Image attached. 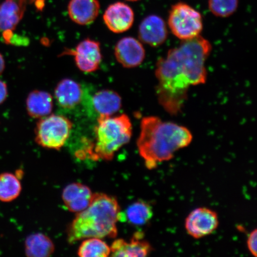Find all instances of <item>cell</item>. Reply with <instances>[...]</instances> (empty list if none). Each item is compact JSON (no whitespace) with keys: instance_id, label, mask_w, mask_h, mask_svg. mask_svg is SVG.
<instances>
[{"instance_id":"obj_1","label":"cell","mask_w":257,"mask_h":257,"mask_svg":"<svg viewBox=\"0 0 257 257\" xmlns=\"http://www.w3.org/2000/svg\"><path fill=\"white\" fill-rule=\"evenodd\" d=\"M211 44L201 36L182 41L157 63L156 92L159 103L171 115L181 112L191 86L204 84L207 72L205 63Z\"/></svg>"},{"instance_id":"obj_2","label":"cell","mask_w":257,"mask_h":257,"mask_svg":"<svg viewBox=\"0 0 257 257\" xmlns=\"http://www.w3.org/2000/svg\"><path fill=\"white\" fill-rule=\"evenodd\" d=\"M192 139L188 128L164 121L159 117L147 116L141 122L137 147L147 168L154 169L159 163L173 159L175 154L187 147Z\"/></svg>"},{"instance_id":"obj_3","label":"cell","mask_w":257,"mask_h":257,"mask_svg":"<svg viewBox=\"0 0 257 257\" xmlns=\"http://www.w3.org/2000/svg\"><path fill=\"white\" fill-rule=\"evenodd\" d=\"M120 217V207L116 198L103 193H96L88 207L77 213L70 224L67 240L73 243L90 237L115 238Z\"/></svg>"},{"instance_id":"obj_4","label":"cell","mask_w":257,"mask_h":257,"mask_svg":"<svg viewBox=\"0 0 257 257\" xmlns=\"http://www.w3.org/2000/svg\"><path fill=\"white\" fill-rule=\"evenodd\" d=\"M95 141L80 151V158L110 161L121 147L130 142L133 125L130 117L123 114L118 116L100 115L95 127Z\"/></svg>"},{"instance_id":"obj_5","label":"cell","mask_w":257,"mask_h":257,"mask_svg":"<svg viewBox=\"0 0 257 257\" xmlns=\"http://www.w3.org/2000/svg\"><path fill=\"white\" fill-rule=\"evenodd\" d=\"M72 127V122L63 115L42 117L35 127V142L45 149L60 150L69 139Z\"/></svg>"},{"instance_id":"obj_6","label":"cell","mask_w":257,"mask_h":257,"mask_svg":"<svg viewBox=\"0 0 257 257\" xmlns=\"http://www.w3.org/2000/svg\"><path fill=\"white\" fill-rule=\"evenodd\" d=\"M168 25L173 34L182 41L200 36L203 29V21L200 13L183 2L176 3L172 6Z\"/></svg>"},{"instance_id":"obj_7","label":"cell","mask_w":257,"mask_h":257,"mask_svg":"<svg viewBox=\"0 0 257 257\" xmlns=\"http://www.w3.org/2000/svg\"><path fill=\"white\" fill-rule=\"evenodd\" d=\"M219 224L218 215L206 207L193 210L185 220L186 232L195 239H200L213 233Z\"/></svg>"},{"instance_id":"obj_8","label":"cell","mask_w":257,"mask_h":257,"mask_svg":"<svg viewBox=\"0 0 257 257\" xmlns=\"http://www.w3.org/2000/svg\"><path fill=\"white\" fill-rule=\"evenodd\" d=\"M74 56L77 67L85 73H92L99 69L102 60L100 44L90 39L83 40L75 50L64 52Z\"/></svg>"},{"instance_id":"obj_9","label":"cell","mask_w":257,"mask_h":257,"mask_svg":"<svg viewBox=\"0 0 257 257\" xmlns=\"http://www.w3.org/2000/svg\"><path fill=\"white\" fill-rule=\"evenodd\" d=\"M103 20L109 30L115 34L123 33L133 27L135 20L134 12L126 3H112L106 9Z\"/></svg>"},{"instance_id":"obj_10","label":"cell","mask_w":257,"mask_h":257,"mask_svg":"<svg viewBox=\"0 0 257 257\" xmlns=\"http://www.w3.org/2000/svg\"><path fill=\"white\" fill-rule=\"evenodd\" d=\"M114 55L124 67L134 68L144 62L146 50L141 41L133 37H124L115 45Z\"/></svg>"},{"instance_id":"obj_11","label":"cell","mask_w":257,"mask_h":257,"mask_svg":"<svg viewBox=\"0 0 257 257\" xmlns=\"http://www.w3.org/2000/svg\"><path fill=\"white\" fill-rule=\"evenodd\" d=\"M168 35L165 22L159 16H148L141 22L138 37L143 43L153 47H159L165 43Z\"/></svg>"},{"instance_id":"obj_12","label":"cell","mask_w":257,"mask_h":257,"mask_svg":"<svg viewBox=\"0 0 257 257\" xmlns=\"http://www.w3.org/2000/svg\"><path fill=\"white\" fill-rule=\"evenodd\" d=\"M30 0H5L0 4V32L8 41L10 34L15 30L23 18Z\"/></svg>"},{"instance_id":"obj_13","label":"cell","mask_w":257,"mask_h":257,"mask_svg":"<svg viewBox=\"0 0 257 257\" xmlns=\"http://www.w3.org/2000/svg\"><path fill=\"white\" fill-rule=\"evenodd\" d=\"M112 256H147L152 252V245L143 239V233L134 234L130 241L123 239L115 240L110 246Z\"/></svg>"},{"instance_id":"obj_14","label":"cell","mask_w":257,"mask_h":257,"mask_svg":"<svg viewBox=\"0 0 257 257\" xmlns=\"http://www.w3.org/2000/svg\"><path fill=\"white\" fill-rule=\"evenodd\" d=\"M93 195L88 186L78 182L72 183L63 189L62 200L70 211L78 213L88 207Z\"/></svg>"},{"instance_id":"obj_15","label":"cell","mask_w":257,"mask_h":257,"mask_svg":"<svg viewBox=\"0 0 257 257\" xmlns=\"http://www.w3.org/2000/svg\"><path fill=\"white\" fill-rule=\"evenodd\" d=\"M100 11L98 0H70L67 11L70 19L79 25L94 22Z\"/></svg>"},{"instance_id":"obj_16","label":"cell","mask_w":257,"mask_h":257,"mask_svg":"<svg viewBox=\"0 0 257 257\" xmlns=\"http://www.w3.org/2000/svg\"><path fill=\"white\" fill-rule=\"evenodd\" d=\"M81 86L71 79H64L58 83L54 91L57 103L64 108L75 107L81 101Z\"/></svg>"},{"instance_id":"obj_17","label":"cell","mask_w":257,"mask_h":257,"mask_svg":"<svg viewBox=\"0 0 257 257\" xmlns=\"http://www.w3.org/2000/svg\"><path fill=\"white\" fill-rule=\"evenodd\" d=\"M28 113L33 118H41L50 115L53 108V98L50 93L35 90L27 99Z\"/></svg>"},{"instance_id":"obj_18","label":"cell","mask_w":257,"mask_h":257,"mask_svg":"<svg viewBox=\"0 0 257 257\" xmlns=\"http://www.w3.org/2000/svg\"><path fill=\"white\" fill-rule=\"evenodd\" d=\"M95 110L102 116H111L120 110L122 101L119 94L112 90H101L93 96Z\"/></svg>"},{"instance_id":"obj_19","label":"cell","mask_w":257,"mask_h":257,"mask_svg":"<svg viewBox=\"0 0 257 257\" xmlns=\"http://www.w3.org/2000/svg\"><path fill=\"white\" fill-rule=\"evenodd\" d=\"M55 246L49 237L44 233L30 234L25 242V251L29 257H48L53 254Z\"/></svg>"},{"instance_id":"obj_20","label":"cell","mask_w":257,"mask_h":257,"mask_svg":"<svg viewBox=\"0 0 257 257\" xmlns=\"http://www.w3.org/2000/svg\"><path fill=\"white\" fill-rule=\"evenodd\" d=\"M153 216L152 205L144 201L134 202L126 209L125 217L128 222L135 226H143L149 222Z\"/></svg>"},{"instance_id":"obj_21","label":"cell","mask_w":257,"mask_h":257,"mask_svg":"<svg viewBox=\"0 0 257 257\" xmlns=\"http://www.w3.org/2000/svg\"><path fill=\"white\" fill-rule=\"evenodd\" d=\"M22 191L20 180L11 173L0 175V201L10 202L19 197Z\"/></svg>"},{"instance_id":"obj_22","label":"cell","mask_w":257,"mask_h":257,"mask_svg":"<svg viewBox=\"0 0 257 257\" xmlns=\"http://www.w3.org/2000/svg\"><path fill=\"white\" fill-rule=\"evenodd\" d=\"M110 253V246L97 237L83 239L78 250V255L81 257H107Z\"/></svg>"},{"instance_id":"obj_23","label":"cell","mask_w":257,"mask_h":257,"mask_svg":"<svg viewBox=\"0 0 257 257\" xmlns=\"http://www.w3.org/2000/svg\"><path fill=\"white\" fill-rule=\"evenodd\" d=\"M238 3V0H208V8L214 16L227 18L236 11Z\"/></svg>"},{"instance_id":"obj_24","label":"cell","mask_w":257,"mask_h":257,"mask_svg":"<svg viewBox=\"0 0 257 257\" xmlns=\"http://www.w3.org/2000/svg\"><path fill=\"white\" fill-rule=\"evenodd\" d=\"M256 244H257V232L256 229L253 230L252 232L249 234L248 240H247V246H248L249 252L252 255L256 257L257 256L256 252Z\"/></svg>"},{"instance_id":"obj_25","label":"cell","mask_w":257,"mask_h":257,"mask_svg":"<svg viewBox=\"0 0 257 257\" xmlns=\"http://www.w3.org/2000/svg\"><path fill=\"white\" fill-rule=\"evenodd\" d=\"M8 96V86L5 82L0 80V104H2L5 102Z\"/></svg>"},{"instance_id":"obj_26","label":"cell","mask_w":257,"mask_h":257,"mask_svg":"<svg viewBox=\"0 0 257 257\" xmlns=\"http://www.w3.org/2000/svg\"><path fill=\"white\" fill-rule=\"evenodd\" d=\"M5 69V61L2 54L0 53V75L4 72Z\"/></svg>"},{"instance_id":"obj_27","label":"cell","mask_w":257,"mask_h":257,"mask_svg":"<svg viewBox=\"0 0 257 257\" xmlns=\"http://www.w3.org/2000/svg\"><path fill=\"white\" fill-rule=\"evenodd\" d=\"M126 1L134 2L139 1V0H126Z\"/></svg>"}]
</instances>
